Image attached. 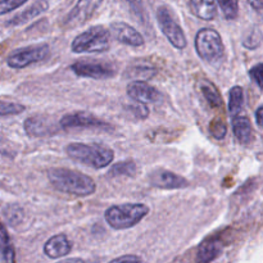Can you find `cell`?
<instances>
[{"instance_id":"e575fe53","label":"cell","mask_w":263,"mask_h":263,"mask_svg":"<svg viewBox=\"0 0 263 263\" xmlns=\"http://www.w3.org/2000/svg\"><path fill=\"white\" fill-rule=\"evenodd\" d=\"M57 263H86V262L81 258H67V259H63V261H59Z\"/></svg>"},{"instance_id":"484cf974","label":"cell","mask_w":263,"mask_h":263,"mask_svg":"<svg viewBox=\"0 0 263 263\" xmlns=\"http://www.w3.org/2000/svg\"><path fill=\"white\" fill-rule=\"evenodd\" d=\"M25 105L20 104V103L3 102V100H0V117L21 115L22 112H25Z\"/></svg>"},{"instance_id":"ba28073f","label":"cell","mask_w":263,"mask_h":263,"mask_svg":"<svg viewBox=\"0 0 263 263\" xmlns=\"http://www.w3.org/2000/svg\"><path fill=\"white\" fill-rule=\"evenodd\" d=\"M71 69L79 77L92 80H107L116 74V71L110 66L99 62L80 61L71 66Z\"/></svg>"},{"instance_id":"30bf717a","label":"cell","mask_w":263,"mask_h":263,"mask_svg":"<svg viewBox=\"0 0 263 263\" xmlns=\"http://www.w3.org/2000/svg\"><path fill=\"white\" fill-rule=\"evenodd\" d=\"M63 130L71 128H94V127H110L104 121L99 120L94 115L87 112H74L63 116L59 121Z\"/></svg>"},{"instance_id":"603a6c76","label":"cell","mask_w":263,"mask_h":263,"mask_svg":"<svg viewBox=\"0 0 263 263\" xmlns=\"http://www.w3.org/2000/svg\"><path fill=\"white\" fill-rule=\"evenodd\" d=\"M4 216L5 220L8 221V223H9L10 226H13V228H17V226L21 225V223L23 222V220H25V212H23V210L20 205L15 204L8 205L4 210Z\"/></svg>"},{"instance_id":"7402d4cb","label":"cell","mask_w":263,"mask_h":263,"mask_svg":"<svg viewBox=\"0 0 263 263\" xmlns=\"http://www.w3.org/2000/svg\"><path fill=\"white\" fill-rule=\"evenodd\" d=\"M244 107L243 87L234 86L229 92V112L233 116H238Z\"/></svg>"},{"instance_id":"4dcf8cb0","label":"cell","mask_w":263,"mask_h":263,"mask_svg":"<svg viewBox=\"0 0 263 263\" xmlns=\"http://www.w3.org/2000/svg\"><path fill=\"white\" fill-rule=\"evenodd\" d=\"M108 263H143L141 258L139 256H135V254H126V256H121L118 258L112 259Z\"/></svg>"},{"instance_id":"8992f818","label":"cell","mask_w":263,"mask_h":263,"mask_svg":"<svg viewBox=\"0 0 263 263\" xmlns=\"http://www.w3.org/2000/svg\"><path fill=\"white\" fill-rule=\"evenodd\" d=\"M50 54V48L46 44L27 46L13 51L7 59V63L13 69H22L46 59Z\"/></svg>"},{"instance_id":"d6a6232c","label":"cell","mask_w":263,"mask_h":263,"mask_svg":"<svg viewBox=\"0 0 263 263\" xmlns=\"http://www.w3.org/2000/svg\"><path fill=\"white\" fill-rule=\"evenodd\" d=\"M247 2L251 4V7L256 12H258L259 14H263V0H247Z\"/></svg>"},{"instance_id":"9a60e30c","label":"cell","mask_w":263,"mask_h":263,"mask_svg":"<svg viewBox=\"0 0 263 263\" xmlns=\"http://www.w3.org/2000/svg\"><path fill=\"white\" fill-rule=\"evenodd\" d=\"M223 241L218 236H210L200 243L197 251V263H211L215 261L223 251Z\"/></svg>"},{"instance_id":"d4e9b609","label":"cell","mask_w":263,"mask_h":263,"mask_svg":"<svg viewBox=\"0 0 263 263\" xmlns=\"http://www.w3.org/2000/svg\"><path fill=\"white\" fill-rule=\"evenodd\" d=\"M226 20H235L239 13V0H217Z\"/></svg>"},{"instance_id":"ac0fdd59","label":"cell","mask_w":263,"mask_h":263,"mask_svg":"<svg viewBox=\"0 0 263 263\" xmlns=\"http://www.w3.org/2000/svg\"><path fill=\"white\" fill-rule=\"evenodd\" d=\"M233 130L234 135H235V138L238 139L240 143L247 144L252 140L253 130H252V125L247 117L236 116L233 120Z\"/></svg>"},{"instance_id":"1f68e13d","label":"cell","mask_w":263,"mask_h":263,"mask_svg":"<svg viewBox=\"0 0 263 263\" xmlns=\"http://www.w3.org/2000/svg\"><path fill=\"white\" fill-rule=\"evenodd\" d=\"M131 109L134 110V115L138 118H146L149 115V109L146 108L145 104H141V103H138L136 105L131 107Z\"/></svg>"},{"instance_id":"5bb4252c","label":"cell","mask_w":263,"mask_h":263,"mask_svg":"<svg viewBox=\"0 0 263 263\" xmlns=\"http://www.w3.org/2000/svg\"><path fill=\"white\" fill-rule=\"evenodd\" d=\"M110 32L116 40L125 45L135 46V48L144 45L143 35L126 22H113L110 25Z\"/></svg>"},{"instance_id":"ffe728a7","label":"cell","mask_w":263,"mask_h":263,"mask_svg":"<svg viewBox=\"0 0 263 263\" xmlns=\"http://www.w3.org/2000/svg\"><path fill=\"white\" fill-rule=\"evenodd\" d=\"M0 256L4 263H15V251L5 226L0 222Z\"/></svg>"},{"instance_id":"7a4b0ae2","label":"cell","mask_w":263,"mask_h":263,"mask_svg":"<svg viewBox=\"0 0 263 263\" xmlns=\"http://www.w3.org/2000/svg\"><path fill=\"white\" fill-rule=\"evenodd\" d=\"M66 153L73 161L81 162L82 164H86L95 170L109 166L115 158L112 149L98 143H71L66 146Z\"/></svg>"},{"instance_id":"9c48e42d","label":"cell","mask_w":263,"mask_h":263,"mask_svg":"<svg viewBox=\"0 0 263 263\" xmlns=\"http://www.w3.org/2000/svg\"><path fill=\"white\" fill-rule=\"evenodd\" d=\"M103 0H79L73 9L66 15L63 21V27H77L86 22L95 12Z\"/></svg>"},{"instance_id":"f1b7e54d","label":"cell","mask_w":263,"mask_h":263,"mask_svg":"<svg viewBox=\"0 0 263 263\" xmlns=\"http://www.w3.org/2000/svg\"><path fill=\"white\" fill-rule=\"evenodd\" d=\"M210 130H211V134H212L216 139L221 140V139H223L226 136L228 127H226V125L222 122V121L213 120L212 122H211Z\"/></svg>"},{"instance_id":"83f0119b","label":"cell","mask_w":263,"mask_h":263,"mask_svg":"<svg viewBox=\"0 0 263 263\" xmlns=\"http://www.w3.org/2000/svg\"><path fill=\"white\" fill-rule=\"evenodd\" d=\"M27 2L28 0H0V15L13 12Z\"/></svg>"},{"instance_id":"8fae6325","label":"cell","mask_w":263,"mask_h":263,"mask_svg":"<svg viewBox=\"0 0 263 263\" xmlns=\"http://www.w3.org/2000/svg\"><path fill=\"white\" fill-rule=\"evenodd\" d=\"M25 131L32 138H45L57 134L61 127V123L55 125L53 118L49 116H33L25 121Z\"/></svg>"},{"instance_id":"44dd1931","label":"cell","mask_w":263,"mask_h":263,"mask_svg":"<svg viewBox=\"0 0 263 263\" xmlns=\"http://www.w3.org/2000/svg\"><path fill=\"white\" fill-rule=\"evenodd\" d=\"M200 91H202L203 97H204V99L207 100L211 107L218 108L222 105V97H221L217 87L211 81H208V80L200 81Z\"/></svg>"},{"instance_id":"f546056e","label":"cell","mask_w":263,"mask_h":263,"mask_svg":"<svg viewBox=\"0 0 263 263\" xmlns=\"http://www.w3.org/2000/svg\"><path fill=\"white\" fill-rule=\"evenodd\" d=\"M249 76L258 85L259 89L263 90V63H258L252 67L251 71H249Z\"/></svg>"},{"instance_id":"7c38bea8","label":"cell","mask_w":263,"mask_h":263,"mask_svg":"<svg viewBox=\"0 0 263 263\" xmlns=\"http://www.w3.org/2000/svg\"><path fill=\"white\" fill-rule=\"evenodd\" d=\"M127 95L136 103L148 104V103H157L161 100V94L156 87L149 85L143 80H135L127 85Z\"/></svg>"},{"instance_id":"3957f363","label":"cell","mask_w":263,"mask_h":263,"mask_svg":"<svg viewBox=\"0 0 263 263\" xmlns=\"http://www.w3.org/2000/svg\"><path fill=\"white\" fill-rule=\"evenodd\" d=\"M149 213V207L143 203H126L112 205L105 211V221L115 230H126L138 225Z\"/></svg>"},{"instance_id":"2e32d148","label":"cell","mask_w":263,"mask_h":263,"mask_svg":"<svg viewBox=\"0 0 263 263\" xmlns=\"http://www.w3.org/2000/svg\"><path fill=\"white\" fill-rule=\"evenodd\" d=\"M72 249L71 241L68 240L64 234H57V235L51 236L44 246V253L49 257V258H61V257L69 254Z\"/></svg>"},{"instance_id":"277c9868","label":"cell","mask_w":263,"mask_h":263,"mask_svg":"<svg viewBox=\"0 0 263 263\" xmlns=\"http://www.w3.org/2000/svg\"><path fill=\"white\" fill-rule=\"evenodd\" d=\"M110 48V32L103 26H94L81 32L72 41L71 49L76 54L104 53Z\"/></svg>"},{"instance_id":"d6986e66","label":"cell","mask_w":263,"mask_h":263,"mask_svg":"<svg viewBox=\"0 0 263 263\" xmlns=\"http://www.w3.org/2000/svg\"><path fill=\"white\" fill-rule=\"evenodd\" d=\"M195 15L200 20L212 21L216 17L215 0H190Z\"/></svg>"},{"instance_id":"e0dca14e","label":"cell","mask_w":263,"mask_h":263,"mask_svg":"<svg viewBox=\"0 0 263 263\" xmlns=\"http://www.w3.org/2000/svg\"><path fill=\"white\" fill-rule=\"evenodd\" d=\"M46 9H48V2H45V0H40V2H36L35 4L31 5L30 8H27V9L23 10L22 13L17 14L15 17H13L10 21H8L7 25L8 26L25 25L26 22L33 20L35 17L40 15L41 13L45 12Z\"/></svg>"},{"instance_id":"cb8c5ba5","label":"cell","mask_w":263,"mask_h":263,"mask_svg":"<svg viewBox=\"0 0 263 263\" xmlns=\"http://www.w3.org/2000/svg\"><path fill=\"white\" fill-rule=\"evenodd\" d=\"M136 172V166L134 162L125 161L116 163L112 168L109 170L110 176H133Z\"/></svg>"},{"instance_id":"52a82bcc","label":"cell","mask_w":263,"mask_h":263,"mask_svg":"<svg viewBox=\"0 0 263 263\" xmlns=\"http://www.w3.org/2000/svg\"><path fill=\"white\" fill-rule=\"evenodd\" d=\"M157 21L161 27V31L166 36L167 40L172 44L176 49H185L187 45L186 36L184 31L180 27L179 23L172 17L171 12L167 7L162 5L157 9Z\"/></svg>"},{"instance_id":"836d02e7","label":"cell","mask_w":263,"mask_h":263,"mask_svg":"<svg viewBox=\"0 0 263 263\" xmlns=\"http://www.w3.org/2000/svg\"><path fill=\"white\" fill-rule=\"evenodd\" d=\"M256 121L257 123H258L259 127L263 128V105H261V107L256 110Z\"/></svg>"},{"instance_id":"4316f807","label":"cell","mask_w":263,"mask_h":263,"mask_svg":"<svg viewBox=\"0 0 263 263\" xmlns=\"http://www.w3.org/2000/svg\"><path fill=\"white\" fill-rule=\"evenodd\" d=\"M261 43H262V32L258 30V28H253V30L247 35V37L244 39L243 45L248 49H256L258 48Z\"/></svg>"},{"instance_id":"5b68a950","label":"cell","mask_w":263,"mask_h":263,"mask_svg":"<svg viewBox=\"0 0 263 263\" xmlns=\"http://www.w3.org/2000/svg\"><path fill=\"white\" fill-rule=\"evenodd\" d=\"M195 49L198 55L212 66L220 63L225 54L221 35L213 28H202L198 31L195 36Z\"/></svg>"},{"instance_id":"6da1fadb","label":"cell","mask_w":263,"mask_h":263,"mask_svg":"<svg viewBox=\"0 0 263 263\" xmlns=\"http://www.w3.org/2000/svg\"><path fill=\"white\" fill-rule=\"evenodd\" d=\"M48 179L58 192L76 197H89L97 190V185L91 177L73 170L50 168L48 171Z\"/></svg>"},{"instance_id":"4fadbf2b","label":"cell","mask_w":263,"mask_h":263,"mask_svg":"<svg viewBox=\"0 0 263 263\" xmlns=\"http://www.w3.org/2000/svg\"><path fill=\"white\" fill-rule=\"evenodd\" d=\"M149 181L158 189H184L189 185L186 179L167 170H156L149 175Z\"/></svg>"}]
</instances>
